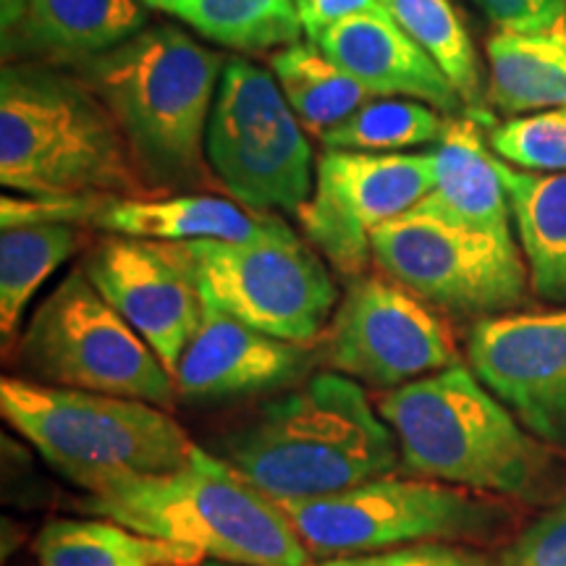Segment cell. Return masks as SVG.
<instances>
[{
	"label": "cell",
	"instance_id": "f1b7e54d",
	"mask_svg": "<svg viewBox=\"0 0 566 566\" xmlns=\"http://www.w3.org/2000/svg\"><path fill=\"white\" fill-rule=\"evenodd\" d=\"M491 150L525 171L566 174V108L506 118L491 129Z\"/></svg>",
	"mask_w": 566,
	"mask_h": 566
},
{
	"label": "cell",
	"instance_id": "8fae6325",
	"mask_svg": "<svg viewBox=\"0 0 566 566\" xmlns=\"http://www.w3.org/2000/svg\"><path fill=\"white\" fill-rule=\"evenodd\" d=\"M373 260L433 307L504 315L525 302L530 273L514 239L409 210L373 233Z\"/></svg>",
	"mask_w": 566,
	"mask_h": 566
},
{
	"label": "cell",
	"instance_id": "ac0fdd59",
	"mask_svg": "<svg viewBox=\"0 0 566 566\" xmlns=\"http://www.w3.org/2000/svg\"><path fill=\"white\" fill-rule=\"evenodd\" d=\"M145 27L142 0H13L3 6V61L82 66Z\"/></svg>",
	"mask_w": 566,
	"mask_h": 566
},
{
	"label": "cell",
	"instance_id": "3957f363",
	"mask_svg": "<svg viewBox=\"0 0 566 566\" xmlns=\"http://www.w3.org/2000/svg\"><path fill=\"white\" fill-rule=\"evenodd\" d=\"M226 59L181 27L147 24L76 74L122 126L155 195L210 179L205 132Z\"/></svg>",
	"mask_w": 566,
	"mask_h": 566
},
{
	"label": "cell",
	"instance_id": "9a60e30c",
	"mask_svg": "<svg viewBox=\"0 0 566 566\" xmlns=\"http://www.w3.org/2000/svg\"><path fill=\"white\" fill-rule=\"evenodd\" d=\"M82 271L176 375L205 317L202 294L179 244L108 237L92 247Z\"/></svg>",
	"mask_w": 566,
	"mask_h": 566
},
{
	"label": "cell",
	"instance_id": "30bf717a",
	"mask_svg": "<svg viewBox=\"0 0 566 566\" xmlns=\"http://www.w3.org/2000/svg\"><path fill=\"white\" fill-rule=\"evenodd\" d=\"M313 554L359 556L417 543H459L499 527L501 512L464 488L375 478L336 495L283 504Z\"/></svg>",
	"mask_w": 566,
	"mask_h": 566
},
{
	"label": "cell",
	"instance_id": "4dcf8cb0",
	"mask_svg": "<svg viewBox=\"0 0 566 566\" xmlns=\"http://www.w3.org/2000/svg\"><path fill=\"white\" fill-rule=\"evenodd\" d=\"M499 566H566V499L537 516Z\"/></svg>",
	"mask_w": 566,
	"mask_h": 566
},
{
	"label": "cell",
	"instance_id": "52a82bcc",
	"mask_svg": "<svg viewBox=\"0 0 566 566\" xmlns=\"http://www.w3.org/2000/svg\"><path fill=\"white\" fill-rule=\"evenodd\" d=\"M205 307L221 310L268 336L313 344L338 307V289L325 258L279 212L244 242H181Z\"/></svg>",
	"mask_w": 566,
	"mask_h": 566
},
{
	"label": "cell",
	"instance_id": "d6a6232c",
	"mask_svg": "<svg viewBox=\"0 0 566 566\" xmlns=\"http://www.w3.org/2000/svg\"><path fill=\"white\" fill-rule=\"evenodd\" d=\"M375 6H380V0H296V13H300L304 38L315 42L342 19L375 9Z\"/></svg>",
	"mask_w": 566,
	"mask_h": 566
},
{
	"label": "cell",
	"instance_id": "603a6c76",
	"mask_svg": "<svg viewBox=\"0 0 566 566\" xmlns=\"http://www.w3.org/2000/svg\"><path fill=\"white\" fill-rule=\"evenodd\" d=\"M40 566H195L202 554L195 548L153 537L118 522L51 520L34 537Z\"/></svg>",
	"mask_w": 566,
	"mask_h": 566
},
{
	"label": "cell",
	"instance_id": "d4e9b609",
	"mask_svg": "<svg viewBox=\"0 0 566 566\" xmlns=\"http://www.w3.org/2000/svg\"><path fill=\"white\" fill-rule=\"evenodd\" d=\"M271 71L300 124L315 137L373 101L363 84L310 40L271 53Z\"/></svg>",
	"mask_w": 566,
	"mask_h": 566
},
{
	"label": "cell",
	"instance_id": "83f0119b",
	"mask_svg": "<svg viewBox=\"0 0 566 566\" xmlns=\"http://www.w3.org/2000/svg\"><path fill=\"white\" fill-rule=\"evenodd\" d=\"M181 21L239 55L275 53L304 38L296 0H195Z\"/></svg>",
	"mask_w": 566,
	"mask_h": 566
},
{
	"label": "cell",
	"instance_id": "5b68a950",
	"mask_svg": "<svg viewBox=\"0 0 566 566\" xmlns=\"http://www.w3.org/2000/svg\"><path fill=\"white\" fill-rule=\"evenodd\" d=\"M378 412L415 475L475 493L535 499L554 454L501 405L470 365H451L380 399Z\"/></svg>",
	"mask_w": 566,
	"mask_h": 566
},
{
	"label": "cell",
	"instance_id": "f546056e",
	"mask_svg": "<svg viewBox=\"0 0 566 566\" xmlns=\"http://www.w3.org/2000/svg\"><path fill=\"white\" fill-rule=\"evenodd\" d=\"M317 566H499L483 551L459 543H417V546L378 551V554L336 556Z\"/></svg>",
	"mask_w": 566,
	"mask_h": 566
},
{
	"label": "cell",
	"instance_id": "5bb4252c",
	"mask_svg": "<svg viewBox=\"0 0 566 566\" xmlns=\"http://www.w3.org/2000/svg\"><path fill=\"white\" fill-rule=\"evenodd\" d=\"M470 370L535 438L566 449V307L472 325Z\"/></svg>",
	"mask_w": 566,
	"mask_h": 566
},
{
	"label": "cell",
	"instance_id": "44dd1931",
	"mask_svg": "<svg viewBox=\"0 0 566 566\" xmlns=\"http://www.w3.org/2000/svg\"><path fill=\"white\" fill-rule=\"evenodd\" d=\"M530 289L566 307V174L525 171L499 158Z\"/></svg>",
	"mask_w": 566,
	"mask_h": 566
},
{
	"label": "cell",
	"instance_id": "484cf974",
	"mask_svg": "<svg viewBox=\"0 0 566 566\" xmlns=\"http://www.w3.org/2000/svg\"><path fill=\"white\" fill-rule=\"evenodd\" d=\"M380 6L441 66L470 116L483 124H495L491 113L485 111L483 71H480L475 45L454 3L451 0H380Z\"/></svg>",
	"mask_w": 566,
	"mask_h": 566
},
{
	"label": "cell",
	"instance_id": "7c38bea8",
	"mask_svg": "<svg viewBox=\"0 0 566 566\" xmlns=\"http://www.w3.org/2000/svg\"><path fill=\"white\" fill-rule=\"evenodd\" d=\"M436 184L433 150H325L315 163V187L296 212L304 237L342 275L359 279L373 260V233L405 216Z\"/></svg>",
	"mask_w": 566,
	"mask_h": 566
},
{
	"label": "cell",
	"instance_id": "7a4b0ae2",
	"mask_svg": "<svg viewBox=\"0 0 566 566\" xmlns=\"http://www.w3.org/2000/svg\"><path fill=\"white\" fill-rule=\"evenodd\" d=\"M0 184L27 197H158L97 92L45 63L0 71Z\"/></svg>",
	"mask_w": 566,
	"mask_h": 566
},
{
	"label": "cell",
	"instance_id": "cb8c5ba5",
	"mask_svg": "<svg viewBox=\"0 0 566 566\" xmlns=\"http://www.w3.org/2000/svg\"><path fill=\"white\" fill-rule=\"evenodd\" d=\"M82 247V226L34 223L0 231V336L9 352L30 302Z\"/></svg>",
	"mask_w": 566,
	"mask_h": 566
},
{
	"label": "cell",
	"instance_id": "d6986e66",
	"mask_svg": "<svg viewBox=\"0 0 566 566\" xmlns=\"http://www.w3.org/2000/svg\"><path fill=\"white\" fill-rule=\"evenodd\" d=\"M475 116H451L446 134L430 147L436 160V184L415 210L430 212L467 229L514 239L512 200L499 174V158Z\"/></svg>",
	"mask_w": 566,
	"mask_h": 566
},
{
	"label": "cell",
	"instance_id": "836d02e7",
	"mask_svg": "<svg viewBox=\"0 0 566 566\" xmlns=\"http://www.w3.org/2000/svg\"><path fill=\"white\" fill-rule=\"evenodd\" d=\"M142 3H145L147 9L168 13V17H174V19H184L187 17V11L192 9L195 0H142Z\"/></svg>",
	"mask_w": 566,
	"mask_h": 566
},
{
	"label": "cell",
	"instance_id": "ba28073f",
	"mask_svg": "<svg viewBox=\"0 0 566 566\" xmlns=\"http://www.w3.org/2000/svg\"><path fill=\"white\" fill-rule=\"evenodd\" d=\"M205 158L233 202L252 212H300L315 187V155L273 71L247 55L226 59Z\"/></svg>",
	"mask_w": 566,
	"mask_h": 566
},
{
	"label": "cell",
	"instance_id": "e0dca14e",
	"mask_svg": "<svg viewBox=\"0 0 566 566\" xmlns=\"http://www.w3.org/2000/svg\"><path fill=\"white\" fill-rule=\"evenodd\" d=\"M315 45L373 97H409L433 105L446 116H470L441 66L396 24L384 6L342 19Z\"/></svg>",
	"mask_w": 566,
	"mask_h": 566
},
{
	"label": "cell",
	"instance_id": "2e32d148",
	"mask_svg": "<svg viewBox=\"0 0 566 566\" xmlns=\"http://www.w3.org/2000/svg\"><path fill=\"white\" fill-rule=\"evenodd\" d=\"M315 357L313 344L283 342L221 310L205 307L202 325L174 378L184 399H233L296 384L313 370Z\"/></svg>",
	"mask_w": 566,
	"mask_h": 566
},
{
	"label": "cell",
	"instance_id": "d590c367",
	"mask_svg": "<svg viewBox=\"0 0 566 566\" xmlns=\"http://www.w3.org/2000/svg\"><path fill=\"white\" fill-rule=\"evenodd\" d=\"M9 3H13V0H0V6H9Z\"/></svg>",
	"mask_w": 566,
	"mask_h": 566
},
{
	"label": "cell",
	"instance_id": "6da1fadb",
	"mask_svg": "<svg viewBox=\"0 0 566 566\" xmlns=\"http://www.w3.org/2000/svg\"><path fill=\"white\" fill-rule=\"evenodd\" d=\"M218 457L281 506L386 478L401 459L363 384L336 370L268 401L252 422L223 436Z\"/></svg>",
	"mask_w": 566,
	"mask_h": 566
},
{
	"label": "cell",
	"instance_id": "9c48e42d",
	"mask_svg": "<svg viewBox=\"0 0 566 566\" xmlns=\"http://www.w3.org/2000/svg\"><path fill=\"white\" fill-rule=\"evenodd\" d=\"M32 380L61 388L174 407L176 378L82 265L71 271L34 310L19 346Z\"/></svg>",
	"mask_w": 566,
	"mask_h": 566
},
{
	"label": "cell",
	"instance_id": "277c9868",
	"mask_svg": "<svg viewBox=\"0 0 566 566\" xmlns=\"http://www.w3.org/2000/svg\"><path fill=\"white\" fill-rule=\"evenodd\" d=\"M90 516L244 566H310L286 509L216 451L195 446L179 470L111 480L80 499Z\"/></svg>",
	"mask_w": 566,
	"mask_h": 566
},
{
	"label": "cell",
	"instance_id": "4fadbf2b",
	"mask_svg": "<svg viewBox=\"0 0 566 566\" xmlns=\"http://www.w3.org/2000/svg\"><path fill=\"white\" fill-rule=\"evenodd\" d=\"M323 359L373 388H401L457 365L449 325L428 302L388 279H352L323 336Z\"/></svg>",
	"mask_w": 566,
	"mask_h": 566
},
{
	"label": "cell",
	"instance_id": "4316f807",
	"mask_svg": "<svg viewBox=\"0 0 566 566\" xmlns=\"http://www.w3.org/2000/svg\"><path fill=\"white\" fill-rule=\"evenodd\" d=\"M449 118L433 105L409 97H373L317 139L325 150L407 153L412 147L438 145Z\"/></svg>",
	"mask_w": 566,
	"mask_h": 566
},
{
	"label": "cell",
	"instance_id": "1f68e13d",
	"mask_svg": "<svg viewBox=\"0 0 566 566\" xmlns=\"http://www.w3.org/2000/svg\"><path fill=\"white\" fill-rule=\"evenodd\" d=\"M495 32L537 34L566 27V0H472Z\"/></svg>",
	"mask_w": 566,
	"mask_h": 566
},
{
	"label": "cell",
	"instance_id": "8992f818",
	"mask_svg": "<svg viewBox=\"0 0 566 566\" xmlns=\"http://www.w3.org/2000/svg\"><path fill=\"white\" fill-rule=\"evenodd\" d=\"M0 412L84 493L111 480L179 470L197 446L166 409L147 401L38 380H0Z\"/></svg>",
	"mask_w": 566,
	"mask_h": 566
},
{
	"label": "cell",
	"instance_id": "ffe728a7",
	"mask_svg": "<svg viewBox=\"0 0 566 566\" xmlns=\"http://www.w3.org/2000/svg\"><path fill=\"white\" fill-rule=\"evenodd\" d=\"M265 212H252L244 205L210 195L171 197H108L90 229L108 237L147 239V242H244L263 229Z\"/></svg>",
	"mask_w": 566,
	"mask_h": 566
},
{
	"label": "cell",
	"instance_id": "e575fe53",
	"mask_svg": "<svg viewBox=\"0 0 566 566\" xmlns=\"http://www.w3.org/2000/svg\"><path fill=\"white\" fill-rule=\"evenodd\" d=\"M195 566H244V564H231V562H218V558H202L200 564Z\"/></svg>",
	"mask_w": 566,
	"mask_h": 566
},
{
	"label": "cell",
	"instance_id": "7402d4cb",
	"mask_svg": "<svg viewBox=\"0 0 566 566\" xmlns=\"http://www.w3.org/2000/svg\"><path fill=\"white\" fill-rule=\"evenodd\" d=\"M488 97L509 118L566 108V27L495 32L485 42Z\"/></svg>",
	"mask_w": 566,
	"mask_h": 566
}]
</instances>
